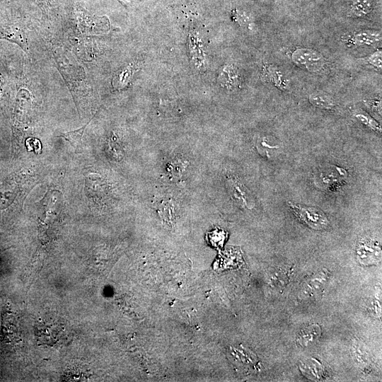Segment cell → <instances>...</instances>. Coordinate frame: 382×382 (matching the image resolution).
I'll return each mask as SVG.
<instances>
[{
  "label": "cell",
  "instance_id": "cell-17",
  "mask_svg": "<svg viewBox=\"0 0 382 382\" xmlns=\"http://www.w3.org/2000/svg\"><path fill=\"white\" fill-rule=\"evenodd\" d=\"M209 241L212 243L213 245H222L225 238V233L223 231L214 230L209 234Z\"/></svg>",
  "mask_w": 382,
  "mask_h": 382
},
{
  "label": "cell",
  "instance_id": "cell-7",
  "mask_svg": "<svg viewBox=\"0 0 382 382\" xmlns=\"http://www.w3.org/2000/svg\"><path fill=\"white\" fill-rule=\"evenodd\" d=\"M329 274L327 271H320L308 279L303 285L301 294L312 296L318 294L328 281Z\"/></svg>",
  "mask_w": 382,
  "mask_h": 382
},
{
  "label": "cell",
  "instance_id": "cell-12",
  "mask_svg": "<svg viewBox=\"0 0 382 382\" xmlns=\"http://www.w3.org/2000/svg\"><path fill=\"white\" fill-rule=\"evenodd\" d=\"M308 101L312 105L324 110H330L335 106L334 99L329 94L322 91L311 93Z\"/></svg>",
  "mask_w": 382,
  "mask_h": 382
},
{
  "label": "cell",
  "instance_id": "cell-1",
  "mask_svg": "<svg viewBox=\"0 0 382 382\" xmlns=\"http://www.w3.org/2000/svg\"><path fill=\"white\" fill-rule=\"evenodd\" d=\"M289 205L295 216L311 228L323 230L328 226V218L320 209L291 202H289Z\"/></svg>",
  "mask_w": 382,
  "mask_h": 382
},
{
  "label": "cell",
  "instance_id": "cell-8",
  "mask_svg": "<svg viewBox=\"0 0 382 382\" xmlns=\"http://www.w3.org/2000/svg\"><path fill=\"white\" fill-rule=\"evenodd\" d=\"M321 332L322 330L319 325H309L299 332L296 343L301 347H308L318 340Z\"/></svg>",
  "mask_w": 382,
  "mask_h": 382
},
{
  "label": "cell",
  "instance_id": "cell-5",
  "mask_svg": "<svg viewBox=\"0 0 382 382\" xmlns=\"http://www.w3.org/2000/svg\"><path fill=\"white\" fill-rule=\"evenodd\" d=\"M0 40H6L18 44L23 47L21 30L8 16L0 11Z\"/></svg>",
  "mask_w": 382,
  "mask_h": 382
},
{
  "label": "cell",
  "instance_id": "cell-18",
  "mask_svg": "<svg viewBox=\"0 0 382 382\" xmlns=\"http://www.w3.org/2000/svg\"><path fill=\"white\" fill-rule=\"evenodd\" d=\"M233 18L241 26H245L249 23L248 17L243 13L240 12L237 9L232 11Z\"/></svg>",
  "mask_w": 382,
  "mask_h": 382
},
{
  "label": "cell",
  "instance_id": "cell-2",
  "mask_svg": "<svg viewBox=\"0 0 382 382\" xmlns=\"http://www.w3.org/2000/svg\"><path fill=\"white\" fill-rule=\"evenodd\" d=\"M291 59L296 66L312 73L320 72L326 65V59L321 53L308 47L296 48Z\"/></svg>",
  "mask_w": 382,
  "mask_h": 382
},
{
  "label": "cell",
  "instance_id": "cell-14",
  "mask_svg": "<svg viewBox=\"0 0 382 382\" xmlns=\"http://www.w3.org/2000/svg\"><path fill=\"white\" fill-rule=\"evenodd\" d=\"M354 117L364 125L369 128L370 129L381 133V127L380 124L371 117L369 114L363 110H357L354 113Z\"/></svg>",
  "mask_w": 382,
  "mask_h": 382
},
{
  "label": "cell",
  "instance_id": "cell-15",
  "mask_svg": "<svg viewBox=\"0 0 382 382\" xmlns=\"http://www.w3.org/2000/svg\"><path fill=\"white\" fill-rule=\"evenodd\" d=\"M364 64H369L374 68L381 70L382 66V52L381 50H378L372 54L360 59Z\"/></svg>",
  "mask_w": 382,
  "mask_h": 382
},
{
  "label": "cell",
  "instance_id": "cell-20",
  "mask_svg": "<svg viewBox=\"0 0 382 382\" xmlns=\"http://www.w3.org/2000/svg\"><path fill=\"white\" fill-rule=\"evenodd\" d=\"M0 82H1V71H0Z\"/></svg>",
  "mask_w": 382,
  "mask_h": 382
},
{
  "label": "cell",
  "instance_id": "cell-6",
  "mask_svg": "<svg viewBox=\"0 0 382 382\" xmlns=\"http://www.w3.org/2000/svg\"><path fill=\"white\" fill-rule=\"evenodd\" d=\"M228 185L231 195L241 207L251 209L254 206V202L250 193L239 181L230 179Z\"/></svg>",
  "mask_w": 382,
  "mask_h": 382
},
{
  "label": "cell",
  "instance_id": "cell-9",
  "mask_svg": "<svg viewBox=\"0 0 382 382\" xmlns=\"http://www.w3.org/2000/svg\"><path fill=\"white\" fill-rule=\"evenodd\" d=\"M300 370L308 378L318 380L323 374V365L316 359H304L299 366Z\"/></svg>",
  "mask_w": 382,
  "mask_h": 382
},
{
  "label": "cell",
  "instance_id": "cell-13",
  "mask_svg": "<svg viewBox=\"0 0 382 382\" xmlns=\"http://www.w3.org/2000/svg\"><path fill=\"white\" fill-rule=\"evenodd\" d=\"M219 80L227 88H233L238 83V73L237 69L233 66H225L220 73Z\"/></svg>",
  "mask_w": 382,
  "mask_h": 382
},
{
  "label": "cell",
  "instance_id": "cell-4",
  "mask_svg": "<svg viewBox=\"0 0 382 382\" xmlns=\"http://www.w3.org/2000/svg\"><path fill=\"white\" fill-rule=\"evenodd\" d=\"M348 46H375L381 42V32L373 29L357 30L345 37Z\"/></svg>",
  "mask_w": 382,
  "mask_h": 382
},
{
  "label": "cell",
  "instance_id": "cell-3",
  "mask_svg": "<svg viewBox=\"0 0 382 382\" xmlns=\"http://www.w3.org/2000/svg\"><path fill=\"white\" fill-rule=\"evenodd\" d=\"M356 255L358 261L364 265L378 263L381 257L379 242L371 238H361L356 246Z\"/></svg>",
  "mask_w": 382,
  "mask_h": 382
},
{
  "label": "cell",
  "instance_id": "cell-10",
  "mask_svg": "<svg viewBox=\"0 0 382 382\" xmlns=\"http://www.w3.org/2000/svg\"><path fill=\"white\" fill-rule=\"evenodd\" d=\"M374 8L373 0H352L347 16L353 18H364Z\"/></svg>",
  "mask_w": 382,
  "mask_h": 382
},
{
  "label": "cell",
  "instance_id": "cell-11",
  "mask_svg": "<svg viewBox=\"0 0 382 382\" xmlns=\"http://www.w3.org/2000/svg\"><path fill=\"white\" fill-rule=\"evenodd\" d=\"M91 119L81 128L67 132L60 133L58 137H62L70 143L76 153H82V137L86 127Z\"/></svg>",
  "mask_w": 382,
  "mask_h": 382
},
{
  "label": "cell",
  "instance_id": "cell-16",
  "mask_svg": "<svg viewBox=\"0 0 382 382\" xmlns=\"http://www.w3.org/2000/svg\"><path fill=\"white\" fill-rule=\"evenodd\" d=\"M354 354L357 362L361 365H366L369 361V354L364 346L361 344L354 345Z\"/></svg>",
  "mask_w": 382,
  "mask_h": 382
},
{
  "label": "cell",
  "instance_id": "cell-19",
  "mask_svg": "<svg viewBox=\"0 0 382 382\" xmlns=\"http://www.w3.org/2000/svg\"><path fill=\"white\" fill-rule=\"evenodd\" d=\"M117 1H120L123 6L126 7L130 6L134 1V0H117Z\"/></svg>",
  "mask_w": 382,
  "mask_h": 382
}]
</instances>
